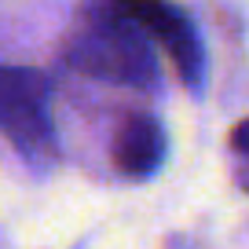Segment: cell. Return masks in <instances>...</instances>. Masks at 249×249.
Returning <instances> with one entry per match:
<instances>
[{
  "mask_svg": "<svg viewBox=\"0 0 249 249\" xmlns=\"http://www.w3.org/2000/svg\"><path fill=\"white\" fill-rule=\"evenodd\" d=\"M110 8L117 15H124L128 22H136L150 40L169 52L176 73L195 88L202 81V66H205V55H202V40H198L195 22L169 0H110Z\"/></svg>",
  "mask_w": 249,
  "mask_h": 249,
  "instance_id": "obj_2",
  "label": "cell"
},
{
  "mask_svg": "<svg viewBox=\"0 0 249 249\" xmlns=\"http://www.w3.org/2000/svg\"><path fill=\"white\" fill-rule=\"evenodd\" d=\"M231 147L238 150V154L249 158V117H246V121H238V124L231 128Z\"/></svg>",
  "mask_w": 249,
  "mask_h": 249,
  "instance_id": "obj_5",
  "label": "cell"
},
{
  "mask_svg": "<svg viewBox=\"0 0 249 249\" xmlns=\"http://www.w3.org/2000/svg\"><path fill=\"white\" fill-rule=\"evenodd\" d=\"M66 62L73 70L114 85H154L158 62L150 37L114 8L92 11L66 40Z\"/></svg>",
  "mask_w": 249,
  "mask_h": 249,
  "instance_id": "obj_1",
  "label": "cell"
},
{
  "mask_svg": "<svg viewBox=\"0 0 249 249\" xmlns=\"http://www.w3.org/2000/svg\"><path fill=\"white\" fill-rule=\"evenodd\" d=\"M0 132L22 150L48 147L52 117L44 73L26 66H0Z\"/></svg>",
  "mask_w": 249,
  "mask_h": 249,
  "instance_id": "obj_3",
  "label": "cell"
},
{
  "mask_svg": "<svg viewBox=\"0 0 249 249\" xmlns=\"http://www.w3.org/2000/svg\"><path fill=\"white\" fill-rule=\"evenodd\" d=\"M114 161L128 176H150L165 161V128L150 114H128L114 136Z\"/></svg>",
  "mask_w": 249,
  "mask_h": 249,
  "instance_id": "obj_4",
  "label": "cell"
}]
</instances>
